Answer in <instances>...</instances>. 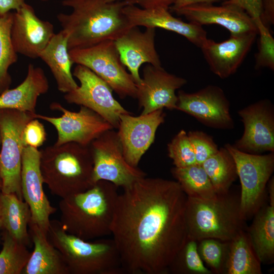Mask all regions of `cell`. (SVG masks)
<instances>
[{
	"label": "cell",
	"mask_w": 274,
	"mask_h": 274,
	"mask_svg": "<svg viewBox=\"0 0 274 274\" xmlns=\"http://www.w3.org/2000/svg\"><path fill=\"white\" fill-rule=\"evenodd\" d=\"M123 190L111 234L124 273H168L188 239L187 195L176 181L146 176Z\"/></svg>",
	"instance_id": "cell-1"
},
{
	"label": "cell",
	"mask_w": 274,
	"mask_h": 274,
	"mask_svg": "<svg viewBox=\"0 0 274 274\" xmlns=\"http://www.w3.org/2000/svg\"><path fill=\"white\" fill-rule=\"evenodd\" d=\"M71 13L57 19L67 36L70 50L88 47L106 40L115 41L132 27L123 12L128 4L106 0H63Z\"/></svg>",
	"instance_id": "cell-2"
},
{
	"label": "cell",
	"mask_w": 274,
	"mask_h": 274,
	"mask_svg": "<svg viewBox=\"0 0 274 274\" xmlns=\"http://www.w3.org/2000/svg\"><path fill=\"white\" fill-rule=\"evenodd\" d=\"M117 188L101 180L84 192L61 199L58 207L63 229L85 241L111 234Z\"/></svg>",
	"instance_id": "cell-3"
},
{
	"label": "cell",
	"mask_w": 274,
	"mask_h": 274,
	"mask_svg": "<svg viewBox=\"0 0 274 274\" xmlns=\"http://www.w3.org/2000/svg\"><path fill=\"white\" fill-rule=\"evenodd\" d=\"M40 152L43 182L53 195L65 198L95 184L90 145L69 142L48 146Z\"/></svg>",
	"instance_id": "cell-4"
},
{
	"label": "cell",
	"mask_w": 274,
	"mask_h": 274,
	"mask_svg": "<svg viewBox=\"0 0 274 274\" xmlns=\"http://www.w3.org/2000/svg\"><path fill=\"white\" fill-rule=\"evenodd\" d=\"M185 218L188 239L196 242L205 238L230 242L247 228L239 195L230 190L208 199L187 197Z\"/></svg>",
	"instance_id": "cell-5"
},
{
	"label": "cell",
	"mask_w": 274,
	"mask_h": 274,
	"mask_svg": "<svg viewBox=\"0 0 274 274\" xmlns=\"http://www.w3.org/2000/svg\"><path fill=\"white\" fill-rule=\"evenodd\" d=\"M47 236L62 255L70 274L125 273L113 238L84 240L66 232L57 220L50 221Z\"/></svg>",
	"instance_id": "cell-6"
},
{
	"label": "cell",
	"mask_w": 274,
	"mask_h": 274,
	"mask_svg": "<svg viewBox=\"0 0 274 274\" xmlns=\"http://www.w3.org/2000/svg\"><path fill=\"white\" fill-rule=\"evenodd\" d=\"M36 114L15 109H0V178L1 191L14 193L23 200L21 173L24 147L23 131L26 124L35 118Z\"/></svg>",
	"instance_id": "cell-7"
},
{
	"label": "cell",
	"mask_w": 274,
	"mask_h": 274,
	"mask_svg": "<svg viewBox=\"0 0 274 274\" xmlns=\"http://www.w3.org/2000/svg\"><path fill=\"white\" fill-rule=\"evenodd\" d=\"M224 147L236 164L241 187V211L247 221L264 203L267 183L274 170V153L253 154L241 151L229 144Z\"/></svg>",
	"instance_id": "cell-8"
},
{
	"label": "cell",
	"mask_w": 274,
	"mask_h": 274,
	"mask_svg": "<svg viewBox=\"0 0 274 274\" xmlns=\"http://www.w3.org/2000/svg\"><path fill=\"white\" fill-rule=\"evenodd\" d=\"M74 63L85 66L106 82L121 98H136V86L122 63L114 41L69 50Z\"/></svg>",
	"instance_id": "cell-9"
},
{
	"label": "cell",
	"mask_w": 274,
	"mask_h": 274,
	"mask_svg": "<svg viewBox=\"0 0 274 274\" xmlns=\"http://www.w3.org/2000/svg\"><path fill=\"white\" fill-rule=\"evenodd\" d=\"M90 147L95 184L99 181H106L123 189L146 176L141 169L130 165L126 161L117 132L112 129L105 131L95 139Z\"/></svg>",
	"instance_id": "cell-10"
},
{
	"label": "cell",
	"mask_w": 274,
	"mask_h": 274,
	"mask_svg": "<svg viewBox=\"0 0 274 274\" xmlns=\"http://www.w3.org/2000/svg\"><path fill=\"white\" fill-rule=\"evenodd\" d=\"M73 75L80 85L64 94L65 101L92 110L113 128H118L121 115L130 113L115 99L111 88L92 71L80 64L74 68Z\"/></svg>",
	"instance_id": "cell-11"
},
{
	"label": "cell",
	"mask_w": 274,
	"mask_h": 274,
	"mask_svg": "<svg viewBox=\"0 0 274 274\" xmlns=\"http://www.w3.org/2000/svg\"><path fill=\"white\" fill-rule=\"evenodd\" d=\"M50 109L61 112L62 115L55 117L36 113L35 118L46 121L55 128L57 132L55 145L75 142L89 146L103 132L113 128L99 115L84 106H81L78 112H73L59 103L53 102Z\"/></svg>",
	"instance_id": "cell-12"
},
{
	"label": "cell",
	"mask_w": 274,
	"mask_h": 274,
	"mask_svg": "<svg viewBox=\"0 0 274 274\" xmlns=\"http://www.w3.org/2000/svg\"><path fill=\"white\" fill-rule=\"evenodd\" d=\"M177 110L193 117L203 125L218 129H232L234 123L230 102L220 87L209 85L196 92L180 90Z\"/></svg>",
	"instance_id": "cell-13"
},
{
	"label": "cell",
	"mask_w": 274,
	"mask_h": 274,
	"mask_svg": "<svg viewBox=\"0 0 274 274\" xmlns=\"http://www.w3.org/2000/svg\"><path fill=\"white\" fill-rule=\"evenodd\" d=\"M244 130L232 145L247 153H274V107L267 99L258 100L238 111Z\"/></svg>",
	"instance_id": "cell-14"
},
{
	"label": "cell",
	"mask_w": 274,
	"mask_h": 274,
	"mask_svg": "<svg viewBox=\"0 0 274 274\" xmlns=\"http://www.w3.org/2000/svg\"><path fill=\"white\" fill-rule=\"evenodd\" d=\"M187 82L186 79L167 72L162 66L146 65L142 81L136 85V98L143 108L141 114L164 108L177 110L176 91Z\"/></svg>",
	"instance_id": "cell-15"
},
{
	"label": "cell",
	"mask_w": 274,
	"mask_h": 274,
	"mask_svg": "<svg viewBox=\"0 0 274 274\" xmlns=\"http://www.w3.org/2000/svg\"><path fill=\"white\" fill-rule=\"evenodd\" d=\"M41 152L38 148L24 147L21 173V191L23 199L30 208L31 221L47 235L50 216L57 209L53 207L45 194L40 168Z\"/></svg>",
	"instance_id": "cell-16"
},
{
	"label": "cell",
	"mask_w": 274,
	"mask_h": 274,
	"mask_svg": "<svg viewBox=\"0 0 274 274\" xmlns=\"http://www.w3.org/2000/svg\"><path fill=\"white\" fill-rule=\"evenodd\" d=\"M163 109L133 116L130 113L120 116L117 132L126 161L133 167L154 142L158 127L164 122Z\"/></svg>",
	"instance_id": "cell-17"
},
{
	"label": "cell",
	"mask_w": 274,
	"mask_h": 274,
	"mask_svg": "<svg viewBox=\"0 0 274 274\" xmlns=\"http://www.w3.org/2000/svg\"><path fill=\"white\" fill-rule=\"evenodd\" d=\"M54 34L53 24L39 18L30 5L25 3L13 12L11 38L17 54L39 58Z\"/></svg>",
	"instance_id": "cell-18"
},
{
	"label": "cell",
	"mask_w": 274,
	"mask_h": 274,
	"mask_svg": "<svg viewBox=\"0 0 274 274\" xmlns=\"http://www.w3.org/2000/svg\"><path fill=\"white\" fill-rule=\"evenodd\" d=\"M258 33L230 35L216 42L208 39L200 48L210 70L221 79L228 78L239 67L250 51Z\"/></svg>",
	"instance_id": "cell-19"
},
{
	"label": "cell",
	"mask_w": 274,
	"mask_h": 274,
	"mask_svg": "<svg viewBox=\"0 0 274 274\" xmlns=\"http://www.w3.org/2000/svg\"><path fill=\"white\" fill-rule=\"evenodd\" d=\"M190 22L201 26L217 24L227 29L230 35L258 33L254 20L243 9L230 4L194 5L174 11Z\"/></svg>",
	"instance_id": "cell-20"
},
{
	"label": "cell",
	"mask_w": 274,
	"mask_h": 274,
	"mask_svg": "<svg viewBox=\"0 0 274 274\" xmlns=\"http://www.w3.org/2000/svg\"><path fill=\"white\" fill-rule=\"evenodd\" d=\"M155 29L146 27L142 31L138 26H132L114 41L121 60L129 71L136 85L142 81L139 68L143 64L161 66L155 48Z\"/></svg>",
	"instance_id": "cell-21"
},
{
	"label": "cell",
	"mask_w": 274,
	"mask_h": 274,
	"mask_svg": "<svg viewBox=\"0 0 274 274\" xmlns=\"http://www.w3.org/2000/svg\"><path fill=\"white\" fill-rule=\"evenodd\" d=\"M165 9H146L127 4L123 12L132 26L161 28L183 36L191 43L201 48L208 39L201 25L186 22L175 17Z\"/></svg>",
	"instance_id": "cell-22"
},
{
	"label": "cell",
	"mask_w": 274,
	"mask_h": 274,
	"mask_svg": "<svg viewBox=\"0 0 274 274\" xmlns=\"http://www.w3.org/2000/svg\"><path fill=\"white\" fill-rule=\"evenodd\" d=\"M49 82L43 70L30 63L23 81L0 94V109H11L36 114L39 97L46 93Z\"/></svg>",
	"instance_id": "cell-23"
},
{
	"label": "cell",
	"mask_w": 274,
	"mask_h": 274,
	"mask_svg": "<svg viewBox=\"0 0 274 274\" xmlns=\"http://www.w3.org/2000/svg\"><path fill=\"white\" fill-rule=\"evenodd\" d=\"M28 232L34 248L22 274H70L60 252L30 220Z\"/></svg>",
	"instance_id": "cell-24"
},
{
	"label": "cell",
	"mask_w": 274,
	"mask_h": 274,
	"mask_svg": "<svg viewBox=\"0 0 274 274\" xmlns=\"http://www.w3.org/2000/svg\"><path fill=\"white\" fill-rule=\"evenodd\" d=\"M67 39L62 30L55 33L39 56L50 68L58 90L64 94L78 87L71 71L74 63L70 55Z\"/></svg>",
	"instance_id": "cell-25"
},
{
	"label": "cell",
	"mask_w": 274,
	"mask_h": 274,
	"mask_svg": "<svg viewBox=\"0 0 274 274\" xmlns=\"http://www.w3.org/2000/svg\"><path fill=\"white\" fill-rule=\"evenodd\" d=\"M246 233L261 264L274 262V205L263 204L253 216Z\"/></svg>",
	"instance_id": "cell-26"
},
{
	"label": "cell",
	"mask_w": 274,
	"mask_h": 274,
	"mask_svg": "<svg viewBox=\"0 0 274 274\" xmlns=\"http://www.w3.org/2000/svg\"><path fill=\"white\" fill-rule=\"evenodd\" d=\"M1 228L27 247L30 245L28 230L31 214L28 203L14 193L0 191Z\"/></svg>",
	"instance_id": "cell-27"
},
{
	"label": "cell",
	"mask_w": 274,
	"mask_h": 274,
	"mask_svg": "<svg viewBox=\"0 0 274 274\" xmlns=\"http://www.w3.org/2000/svg\"><path fill=\"white\" fill-rule=\"evenodd\" d=\"M257 258L246 231L229 242L223 274H262Z\"/></svg>",
	"instance_id": "cell-28"
},
{
	"label": "cell",
	"mask_w": 274,
	"mask_h": 274,
	"mask_svg": "<svg viewBox=\"0 0 274 274\" xmlns=\"http://www.w3.org/2000/svg\"><path fill=\"white\" fill-rule=\"evenodd\" d=\"M217 194L227 193L237 178L236 164L225 147L206 160L201 164Z\"/></svg>",
	"instance_id": "cell-29"
},
{
	"label": "cell",
	"mask_w": 274,
	"mask_h": 274,
	"mask_svg": "<svg viewBox=\"0 0 274 274\" xmlns=\"http://www.w3.org/2000/svg\"><path fill=\"white\" fill-rule=\"evenodd\" d=\"M171 173L187 197L208 199L217 195L201 164L196 163L184 167L174 166Z\"/></svg>",
	"instance_id": "cell-30"
},
{
	"label": "cell",
	"mask_w": 274,
	"mask_h": 274,
	"mask_svg": "<svg viewBox=\"0 0 274 274\" xmlns=\"http://www.w3.org/2000/svg\"><path fill=\"white\" fill-rule=\"evenodd\" d=\"M13 12L0 16V94L9 88L12 79L9 67L18 59L11 38Z\"/></svg>",
	"instance_id": "cell-31"
},
{
	"label": "cell",
	"mask_w": 274,
	"mask_h": 274,
	"mask_svg": "<svg viewBox=\"0 0 274 274\" xmlns=\"http://www.w3.org/2000/svg\"><path fill=\"white\" fill-rule=\"evenodd\" d=\"M3 249L0 252V274H22L31 252L27 247L12 237L3 233Z\"/></svg>",
	"instance_id": "cell-32"
},
{
	"label": "cell",
	"mask_w": 274,
	"mask_h": 274,
	"mask_svg": "<svg viewBox=\"0 0 274 274\" xmlns=\"http://www.w3.org/2000/svg\"><path fill=\"white\" fill-rule=\"evenodd\" d=\"M213 274L203 264L197 251V242L188 239L173 259L168 273Z\"/></svg>",
	"instance_id": "cell-33"
},
{
	"label": "cell",
	"mask_w": 274,
	"mask_h": 274,
	"mask_svg": "<svg viewBox=\"0 0 274 274\" xmlns=\"http://www.w3.org/2000/svg\"><path fill=\"white\" fill-rule=\"evenodd\" d=\"M229 242L205 238L197 242V251L213 273L223 274Z\"/></svg>",
	"instance_id": "cell-34"
},
{
	"label": "cell",
	"mask_w": 274,
	"mask_h": 274,
	"mask_svg": "<svg viewBox=\"0 0 274 274\" xmlns=\"http://www.w3.org/2000/svg\"><path fill=\"white\" fill-rule=\"evenodd\" d=\"M168 156L175 167H184L197 163L187 133L181 130L167 145Z\"/></svg>",
	"instance_id": "cell-35"
},
{
	"label": "cell",
	"mask_w": 274,
	"mask_h": 274,
	"mask_svg": "<svg viewBox=\"0 0 274 274\" xmlns=\"http://www.w3.org/2000/svg\"><path fill=\"white\" fill-rule=\"evenodd\" d=\"M259 35L258 52L255 55V68H267L274 70V39L269 28L260 19L254 21Z\"/></svg>",
	"instance_id": "cell-36"
},
{
	"label": "cell",
	"mask_w": 274,
	"mask_h": 274,
	"mask_svg": "<svg viewBox=\"0 0 274 274\" xmlns=\"http://www.w3.org/2000/svg\"><path fill=\"white\" fill-rule=\"evenodd\" d=\"M187 134L197 164H201L218 151L219 148L213 137L206 132L199 130L190 131Z\"/></svg>",
	"instance_id": "cell-37"
},
{
	"label": "cell",
	"mask_w": 274,
	"mask_h": 274,
	"mask_svg": "<svg viewBox=\"0 0 274 274\" xmlns=\"http://www.w3.org/2000/svg\"><path fill=\"white\" fill-rule=\"evenodd\" d=\"M46 137L47 134L43 124L36 118L26 124L23 131L22 140L25 147L38 148L43 145Z\"/></svg>",
	"instance_id": "cell-38"
},
{
	"label": "cell",
	"mask_w": 274,
	"mask_h": 274,
	"mask_svg": "<svg viewBox=\"0 0 274 274\" xmlns=\"http://www.w3.org/2000/svg\"><path fill=\"white\" fill-rule=\"evenodd\" d=\"M222 4H230L241 8L254 21L260 19L261 0H227Z\"/></svg>",
	"instance_id": "cell-39"
},
{
	"label": "cell",
	"mask_w": 274,
	"mask_h": 274,
	"mask_svg": "<svg viewBox=\"0 0 274 274\" xmlns=\"http://www.w3.org/2000/svg\"><path fill=\"white\" fill-rule=\"evenodd\" d=\"M108 2L121 1L129 5H139L146 9H165L169 10L176 0H106Z\"/></svg>",
	"instance_id": "cell-40"
},
{
	"label": "cell",
	"mask_w": 274,
	"mask_h": 274,
	"mask_svg": "<svg viewBox=\"0 0 274 274\" xmlns=\"http://www.w3.org/2000/svg\"><path fill=\"white\" fill-rule=\"evenodd\" d=\"M261 7L260 19L269 28L274 24V0H261Z\"/></svg>",
	"instance_id": "cell-41"
},
{
	"label": "cell",
	"mask_w": 274,
	"mask_h": 274,
	"mask_svg": "<svg viewBox=\"0 0 274 274\" xmlns=\"http://www.w3.org/2000/svg\"><path fill=\"white\" fill-rule=\"evenodd\" d=\"M227 0H176L169 10L174 11L176 10L194 5L207 4L212 5Z\"/></svg>",
	"instance_id": "cell-42"
},
{
	"label": "cell",
	"mask_w": 274,
	"mask_h": 274,
	"mask_svg": "<svg viewBox=\"0 0 274 274\" xmlns=\"http://www.w3.org/2000/svg\"><path fill=\"white\" fill-rule=\"evenodd\" d=\"M25 0H0V16L11 12L16 11L25 3Z\"/></svg>",
	"instance_id": "cell-43"
},
{
	"label": "cell",
	"mask_w": 274,
	"mask_h": 274,
	"mask_svg": "<svg viewBox=\"0 0 274 274\" xmlns=\"http://www.w3.org/2000/svg\"><path fill=\"white\" fill-rule=\"evenodd\" d=\"M267 188L268 190V194L269 195V203L274 205V178L273 177H271L269 180Z\"/></svg>",
	"instance_id": "cell-44"
},
{
	"label": "cell",
	"mask_w": 274,
	"mask_h": 274,
	"mask_svg": "<svg viewBox=\"0 0 274 274\" xmlns=\"http://www.w3.org/2000/svg\"><path fill=\"white\" fill-rule=\"evenodd\" d=\"M1 130H0V148H1ZM2 186V183L1 179L0 178V191L1 190Z\"/></svg>",
	"instance_id": "cell-45"
},
{
	"label": "cell",
	"mask_w": 274,
	"mask_h": 274,
	"mask_svg": "<svg viewBox=\"0 0 274 274\" xmlns=\"http://www.w3.org/2000/svg\"><path fill=\"white\" fill-rule=\"evenodd\" d=\"M42 2H48V1H51V0H40Z\"/></svg>",
	"instance_id": "cell-46"
},
{
	"label": "cell",
	"mask_w": 274,
	"mask_h": 274,
	"mask_svg": "<svg viewBox=\"0 0 274 274\" xmlns=\"http://www.w3.org/2000/svg\"><path fill=\"white\" fill-rule=\"evenodd\" d=\"M0 229H1V217H0Z\"/></svg>",
	"instance_id": "cell-47"
}]
</instances>
